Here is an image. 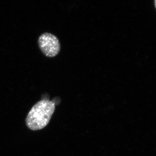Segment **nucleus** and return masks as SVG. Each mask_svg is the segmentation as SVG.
I'll list each match as a JSON object with an SVG mask.
<instances>
[{
  "label": "nucleus",
  "instance_id": "1",
  "mask_svg": "<svg viewBox=\"0 0 156 156\" xmlns=\"http://www.w3.org/2000/svg\"><path fill=\"white\" fill-rule=\"evenodd\" d=\"M55 109V104L48 99L37 102L29 112L26 123L29 128L33 131L41 130L48 125Z\"/></svg>",
  "mask_w": 156,
  "mask_h": 156
},
{
  "label": "nucleus",
  "instance_id": "2",
  "mask_svg": "<svg viewBox=\"0 0 156 156\" xmlns=\"http://www.w3.org/2000/svg\"><path fill=\"white\" fill-rule=\"evenodd\" d=\"M39 47L42 53L49 57L56 56L60 51V43L54 35L48 33L42 34L38 39Z\"/></svg>",
  "mask_w": 156,
  "mask_h": 156
}]
</instances>
